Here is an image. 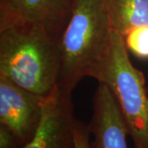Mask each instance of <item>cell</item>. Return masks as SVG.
<instances>
[{"mask_svg": "<svg viewBox=\"0 0 148 148\" xmlns=\"http://www.w3.org/2000/svg\"><path fill=\"white\" fill-rule=\"evenodd\" d=\"M113 33L106 0H73L59 39L60 88L72 93L83 78L94 77L109 53Z\"/></svg>", "mask_w": 148, "mask_h": 148, "instance_id": "1", "label": "cell"}, {"mask_svg": "<svg viewBox=\"0 0 148 148\" xmlns=\"http://www.w3.org/2000/svg\"><path fill=\"white\" fill-rule=\"evenodd\" d=\"M59 41L30 27L0 30V76L34 94L47 96L58 86Z\"/></svg>", "mask_w": 148, "mask_h": 148, "instance_id": "2", "label": "cell"}, {"mask_svg": "<svg viewBox=\"0 0 148 148\" xmlns=\"http://www.w3.org/2000/svg\"><path fill=\"white\" fill-rule=\"evenodd\" d=\"M93 78L116 101L134 148H148V95L143 72L131 63L123 38L114 32L109 53Z\"/></svg>", "mask_w": 148, "mask_h": 148, "instance_id": "3", "label": "cell"}, {"mask_svg": "<svg viewBox=\"0 0 148 148\" xmlns=\"http://www.w3.org/2000/svg\"><path fill=\"white\" fill-rule=\"evenodd\" d=\"M73 0H0V30L30 27L59 41Z\"/></svg>", "mask_w": 148, "mask_h": 148, "instance_id": "4", "label": "cell"}, {"mask_svg": "<svg viewBox=\"0 0 148 148\" xmlns=\"http://www.w3.org/2000/svg\"><path fill=\"white\" fill-rule=\"evenodd\" d=\"M46 96L21 88L0 76V124L7 127L23 147L36 134Z\"/></svg>", "mask_w": 148, "mask_h": 148, "instance_id": "5", "label": "cell"}, {"mask_svg": "<svg viewBox=\"0 0 148 148\" xmlns=\"http://www.w3.org/2000/svg\"><path fill=\"white\" fill-rule=\"evenodd\" d=\"M75 120L72 93L57 86L45 97L36 134L22 148H75Z\"/></svg>", "mask_w": 148, "mask_h": 148, "instance_id": "6", "label": "cell"}, {"mask_svg": "<svg viewBox=\"0 0 148 148\" xmlns=\"http://www.w3.org/2000/svg\"><path fill=\"white\" fill-rule=\"evenodd\" d=\"M89 127L90 148H128V133L121 112L110 89L101 82L95 93Z\"/></svg>", "mask_w": 148, "mask_h": 148, "instance_id": "7", "label": "cell"}, {"mask_svg": "<svg viewBox=\"0 0 148 148\" xmlns=\"http://www.w3.org/2000/svg\"><path fill=\"white\" fill-rule=\"evenodd\" d=\"M113 31L123 38L133 28L148 26V0H106Z\"/></svg>", "mask_w": 148, "mask_h": 148, "instance_id": "8", "label": "cell"}, {"mask_svg": "<svg viewBox=\"0 0 148 148\" xmlns=\"http://www.w3.org/2000/svg\"><path fill=\"white\" fill-rule=\"evenodd\" d=\"M127 51L140 58H148V26L132 29L123 37Z\"/></svg>", "mask_w": 148, "mask_h": 148, "instance_id": "9", "label": "cell"}, {"mask_svg": "<svg viewBox=\"0 0 148 148\" xmlns=\"http://www.w3.org/2000/svg\"><path fill=\"white\" fill-rule=\"evenodd\" d=\"M75 148H90V131L89 124L77 119L73 127Z\"/></svg>", "mask_w": 148, "mask_h": 148, "instance_id": "10", "label": "cell"}, {"mask_svg": "<svg viewBox=\"0 0 148 148\" xmlns=\"http://www.w3.org/2000/svg\"><path fill=\"white\" fill-rule=\"evenodd\" d=\"M18 146L12 132L3 124H0V148H16Z\"/></svg>", "mask_w": 148, "mask_h": 148, "instance_id": "11", "label": "cell"}]
</instances>
